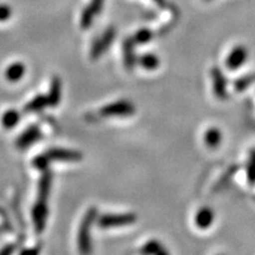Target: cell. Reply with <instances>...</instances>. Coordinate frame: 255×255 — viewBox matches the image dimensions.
Here are the masks:
<instances>
[{
    "label": "cell",
    "mask_w": 255,
    "mask_h": 255,
    "mask_svg": "<svg viewBox=\"0 0 255 255\" xmlns=\"http://www.w3.org/2000/svg\"><path fill=\"white\" fill-rule=\"evenodd\" d=\"M142 254H149V255H163L167 254L168 252L164 250L163 246L157 240H150L148 241L141 250Z\"/></svg>",
    "instance_id": "cell-19"
},
{
    "label": "cell",
    "mask_w": 255,
    "mask_h": 255,
    "mask_svg": "<svg viewBox=\"0 0 255 255\" xmlns=\"http://www.w3.org/2000/svg\"><path fill=\"white\" fill-rule=\"evenodd\" d=\"M135 107L131 102L122 100L103 107L100 114L104 117H128L135 114Z\"/></svg>",
    "instance_id": "cell-4"
},
{
    "label": "cell",
    "mask_w": 255,
    "mask_h": 255,
    "mask_svg": "<svg viewBox=\"0 0 255 255\" xmlns=\"http://www.w3.org/2000/svg\"><path fill=\"white\" fill-rule=\"evenodd\" d=\"M12 8L6 4H0V21H6L11 18Z\"/></svg>",
    "instance_id": "cell-26"
},
{
    "label": "cell",
    "mask_w": 255,
    "mask_h": 255,
    "mask_svg": "<svg viewBox=\"0 0 255 255\" xmlns=\"http://www.w3.org/2000/svg\"><path fill=\"white\" fill-rule=\"evenodd\" d=\"M47 201L49 199L46 197H37L36 203L32 208V221H33L34 231L38 234L44 232L46 227V220L49 216V206H47Z\"/></svg>",
    "instance_id": "cell-3"
},
{
    "label": "cell",
    "mask_w": 255,
    "mask_h": 255,
    "mask_svg": "<svg viewBox=\"0 0 255 255\" xmlns=\"http://www.w3.org/2000/svg\"><path fill=\"white\" fill-rule=\"evenodd\" d=\"M222 135L221 131L218 129V128H209L205 133V137H203V141H205V144L210 149L218 148L221 143Z\"/></svg>",
    "instance_id": "cell-16"
},
{
    "label": "cell",
    "mask_w": 255,
    "mask_h": 255,
    "mask_svg": "<svg viewBox=\"0 0 255 255\" xmlns=\"http://www.w3.org/2000/svg\"><path fill=\"white\" fill-rule=\"evenodd\" d=\"M239 168H240V167H239V165H233V167L229 168L228 170L226 171V173L222 175L221 178H220V180L218 181V183L215 184L214 190H215V191H216V190H220V189H221V188L225 187L226 184H227L228 181H229V178H231V177L233 176V175L237 173Z\"/></svg>",
    "instance_id": "cell-23"
},
{
    "label": "cell",
    "mask_w": 255,
    "mask_h": 255,
    "mask_svg": "<svg viewBox=\"0 0 255 255\" xmlns=\"http://www.w3.org/2000/svg\"><path fill=\"white\" fill-rule=\"evenodd\" d=\"M115 38H116V28L109 27L97 40L94 41V44H92L90 51L91 59H98L104 52H107V50L109 49L111 44L114 43Z\"/></svg>",
    "instance_id": "cell-5"
},
{
    "label": "cell",
    "mask_w": 255,
    "mask_h": 255,
    "mask_svg": "<svg viewBox=\"0 0 255 255\" xmlns=\"http://www.w3.org/2000/svg\"><path fill=\"white\" fill-rule=\"evenodd\" d=\"M95 17L96 14L87 6V7L83 9L81 15V27L84 28V30H88V28L92 25V21H94Z\"/></svg>",
    "instance_id": "cell-22"
},
{
    "label": "cell",
    "mask_w": 255,
    "mask_h": 255,
    "mask_svg": "<svg viewBox=\"0 0 255 255\" xmlns=\"http://www.w3.org/2000/svg\"><path fill=\"white\" fill-rule=\"evenodd\" d=\"M255 82V73L250 76H245V77L239 78L238 81L234 82V89L238 91H244L250 87L252 83Z\"/></svg>",
    "instance_id": "cell-24"
},
{
    "label": "cell",
    "mask_w": 255,
    "mask_h": 255,
    "mask_svg": "<svg viewBox=\"0 0 255 255\" xmlns=\"http://www.w3.org/2000/svg\"><path fill=\"white\" fill-rule=\"evenodd\" d=\"M123 59L124 65L128 70H132L137 63V57L135 55V43L132 38H127L123 41Z\"/></svg>",
    "instance_id": "cell-10"
},
{
    "label": "cell",
    "mask_w": 255,
    "mask_h": 255,
    "mask_svg": "<svg viewBox=\"0 0 255 255\" xmlns=\"http://www.w3.org/2000/svg\"><path fill=\"white\" fill-rule=\"evenodd\" d=\"M50 162L51 159L49 158V156L45 154H40L36 156V157L33 158V161H32V165H33L34 168L38 169V170H47L49 169V165H50Z\"/></svg>",
    "instance_id": "cell-21"
},
{
    "label": "cell",
    "mask_w": 255,
    "mask_h": 255,
    "mask_svg": "<svg viewBox=\"0 0 255 255\" xmlns=\"http://www.w3.org/2000/svg\"><path fill=\"white\" fill-rule=\"evenodd\" d=\"M212 79H213V89H214V94L219 100H226L228 97V91H227V81H226L225 76L221 70L219 68L212 69Z\"/></svg>",
    "instance_id": "cell-8"
},
{
    "label": "cell",
    "mask_w": 255,
    "mask_h": 255,
    "mask_svg": "<svg viewBox=\"0 0 255 255\" xmlns=\"http://www.w3.org/2000/svg\"><path fill=\"white\" fill-rule=\"evenodd\" d=\"M248 51L245 46L238 45L231 51L227 59H226V65L229 70H238L240 66L247 60Z\"/></svg>",
    "instance_id": "cell-9"
},
{
    "label": "cell",
    "mask_w": 255,
    "mask_h": 255,
    "mask_svg": "<svg viewBox=\"0 0 255 255\" xmlns=\"http://www.w3.org/2000/svg\"><path fill=\"white\" fill-rule=\"evenodd\" d=\"M21 115L18 110L15 109H9L5 111L4 115L1 116V124L5 129H12L17 124L20 122Z\"/></svg>",
    "instance_id": "cell-17"
},
{
    "label": "cell",
    "mask_w": 255,
    "mask_h": 255,
    "mask_svg": "<svg viewBox=\"0 0 255 255\" xmlns=\"http://www.w3.org/2000/svg\"><path fill=\"white\" fill-rule=\"evenodd\" d=\"M60 100H62V81H60L59 77H53L50 85L49 94H47V103H49V107H58Z\"/></svg>",
    "instance_id": "cell-12"
},
{
    "label": "cell",
    "mask_w": 255,
    "mask_h": 255,
    "mask_svg": "<svg viewBox=\"0 0 255 255\" xmlns=\"http://www.w3.org/2000/svg\"><path fill=\"white\" fill-rule=\"evenodd\" d=\"M46 107H49V103H47V96L37 95L33 100L30 101L26 105H25L24 111L28 114L39 113V111H41Z\"/></svg>",
    "instance_id": "cell-15"
},
{
    "label": "cell",
    "mask_w": 255,
    "mask_h": 255,
    "mask_svg": "<svg viewBox=\"0 0 255 255\" xmlns=\"http://www.w3.org/2000/svg\"><path fill=\"white\" fill-rule=\"evenodd\" d=\"M46 155L49 156L51 161L68 162V163L79 162L83 158L82 152H79L77 150H71V149H64V148H51L46 151Z\"/></svg>",
    "instance_id": "cell-6"
},
{
    "label": "cell",
    "mask_w": 255,
    "mask_h": 255,
    "mask_svg": "<svg viewBox=\"0 0 255 255\" xmlns=\"http://www.w3.org/2000/svg\"><path fill=\"white\" fill-rule=\"evenodd\" d=\"M137 63L142 66L143 69L148 70V71H152V70H156L159 65V59L157 56L154 55V53H145L139 58H137Z\"/></svg>",
    "instance_id": "cell-18"
},
{
    "label": "cell",
    "mask_w": 255,
    "mask_h": 255,
    "mask_svg": "<svg viewBox=\"0 0 255 255\" xmlns=\"http://www.w3.org/2000/svg\"><path fill=\"white\" fill-rule=\"evenodd\" d=\"M103 5H104V0H91V2L88 5V7L90 8L96 15H97L101 13L102 8H103Z\"/></svg>",
    "instance_id": "cell-27"
},
{
    "label": "cell",
    "mask_w": 255,
    "mask_h": 255,
    "mask_svg": "<svg viewBox=\"0 0 255 255\" xmlns=\"http://www.w3.org/2000/svg\"><path fill=\"white\" fill-rule=\"evenodd\" d=\"M98 210L96 207H91L85 213L78 232V248L83 254H89L91 252V227L95 221H97Z\"/></svg>",
    "instance_id": "cell-1"
},
{
    "label": "cell",
    "mask_w": 255,
    "mask_h": 255,
    "mask_svg": "<svg viewBox=\"0 0 255 255\" xmlns=\"http://www.w3.org/2000/svg\"><path fill=\"white\" fill-rule=\"evenodd\" d=\"M152 37H154V32L151 30H149V28H141L131 38L135 44H146L152 39Z\"/></svg>",
    "instance_id": "cell-20"
},
{
    "label": "cell",
    "mask_w": 255,
    "mask_h": 255,
    "mask_svg": "<svg viewBox=\"0 0 255 255\" xmlns=\"http://www.w3.org/2000/svg\"><path fill=\"white\" fill-rule=\"evenodd\" d=\"M39 252V250H23L20 252V254H32V253H38Z\"/></svg>",
    "instance_id": "cell-30"
},
{
    "label": "cell",
    "mask_w": 255,
    "mask_h": 255,
    "mask_svg": "<svg viewBox=\"0 0 255 255\" xmlns=\"http://www.w3.org/2000/svg\"><path fill=\"white\" fill-rule=\"evenodd\" d=\"M25 71H26V69H25V65L23 63L20 62L12 63L11 65L7 66V69L5 70V78L7 79L8 82H12V83L19 82L24 77Z\"/></svg>",
    "instance_id": "cell-13"
},
{
    "label": "cell",
    "mask_w": 255,
    "mask_h": 255,
    "mask_svg": "<svg viewBox=\"0 0 255 255\" xmlns=\"http://www.w3.org/2000/svg\"><path fill=\"white\" fill-rule=\"evenodd\" d=\"M207 1H209V0H207Z\"/></svg>",
    "instance_id": "cell-31"
},
{
    "label": "cell",
    "mask_w": 255,
    "mask_h": 255,
    "mask_svg": "<svg viewBox=\"0 0 255 255\" xmlns=\"http://www.w3.org/2000/svg\"><path fill=\"white\" fill-rule=\"evenodd\" d=\"M15 248H17V246H15L14 244L6 245V246H4V247L1 248V250H0V255H9V254H12L15 251Z\"/></svg>",
    "instance_id": "cell-28"
},
{
    "label": "cell",
    "mask_w": 255,
    "mask_h": 255,
    "mask_svg": "<svg viewBox=\"0 0 255 255\" xmlns=\"http://www.w3.org/2000/svg\"><path fill=\"white\" fill-rule=\"evenodd\" d=\"M51 186H52V173L47 169V170L43 171L39 183H38V196L49 199Z\"/></svg>",
    "instance_id": "cell-14"
},
{
    "label": "cell",
    "mask_w": 255,
    "mask_h": 255,
    "mask_svg": "<svg viewBox=\"0 0 255 255\" xmlns=\"http://www.w3.org/2000/svg\"><path fill=\"white\" fill-rule=\"evenodd\" d=\"M41 136L43 135H41L40 128L36 126V124H33V126L26 128V129L18 136L17 141H15V145H17L19 149H26L28 146L33 145L34 143L39 141Z\"/></svg>",
    "instance_id": "cell-7"
},
{
    "label": "cell",
    "mask_w": 255,
    "mask_h": 255,
    "mask_svg": "<svg viewBox=\"0 0 255 255\" xmlns=\"http://www.w3.org/2000/svg\"><path fill=\"white\" fill-rule=\"evenodd\" d=\"M152 1H154L156 5L159 6V7H162V8H164L165 6H167V0H152Z\"/></svg>",
    "instance_id": "cell-29"
},
{
    "label": "cell",
    "mask_w": 255,
    "mask_h": 255,
    "mask_svg": "<svg viewBox=\"0 0 255 255\" xmlns=\"http://www.w3.org/2000/svg\"><path fill=\"white\" fill-rule=\"evenodd\" d=\"M247 181L251 186H255V150L252 151L247 165Z\"/></svg>",
    "instance_id": "cell-25"
},
{
    "label": "cell",
    "mask_w": 255,
    "mask_h": 255,
    "mask_svg": "<svg viewBox=\"0 0 255 255\" xmlns=\"http://www.w3.org/2000/svg\"><path fill=\"white\" fill-rule=\"evenodd\" d=\"M195 225L200 229H208L214 221V212L209 207H202L195 214Z\"/></svg>",
    "instance_id": "cell-11"
},
{
    "label": "cell",
    "mask_w": 255,
    "mask_h": 255,
    "mask_svg": "<svg viewBox=\"0 0 255 255\" xmlns=\"http://www.w3.org/2000/svg\"><path fill=\"white\" fill-rule=\"evenodd\" d=\"M137 216L133 213H123V214H104L97 218V223L102 229L122 227L135 223Z\"/></svg>",
    "instance_id": "cell-2"
}]
</instances>
